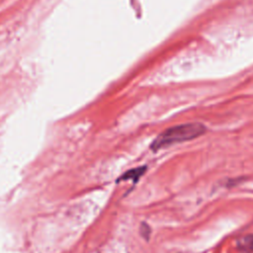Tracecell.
<instances>
[{"mask_svg":"<svg viewBox=\"0 0 253 253\" xmlns=\"http://www.w3.org/2000/svg\"><path fill=\"white\" fill-rule=\"evenodd\" d=\"M207 128L200 123H189L174 126L161 132L151 143V148L157 150L169 145L194 139L206 132Z\"/></svg>","mask_w":253,"mask_h":253,"instance_id":"1","label":"cell"},{"mask_svg":"<svg viewBox=\"0 0 253 253\" xmlns=\"http://www.w3.org/2000/svg\"><path fill=\"white\" fill-rule=\"evenodd\" d=\"M237 248L241 253H250L253 250V235H246L237 241Z\"/></svg>","mask_w":253,"mask_h":253,"instance_id":"2","label":"cell"},{"mask_svg":"<svg viewBox=\"0 0 253 253\" xmlns=\"http://www.w3.org/2000/svg\"><path fill=\"white\" fill-rule=\"evenodd\" d=\"M145 170H146V167H144V166L130 169V170L126 171V173H124L122 175V177L120 178V180H132V181L136 182L143 175Z\"/></svg>","mask_w":253,"mask_h":253,"instance_id":"3","label":"cell"},{"mask_svg":"<svg viewBox=\"0 0 253 253\" xmlns=\"http://www.w3.org/2000/svg\"><path fill=\"white\" fill-rule=\"evenodd\" d=\"M149 233H150V228L147 224L145 223H142L141 226H140V234L144 237V238H148L149 236Z\"/></svg>","mask_w":253,"mask_h":253,"instance_id":"4","label":"cell"}]
</instances>
